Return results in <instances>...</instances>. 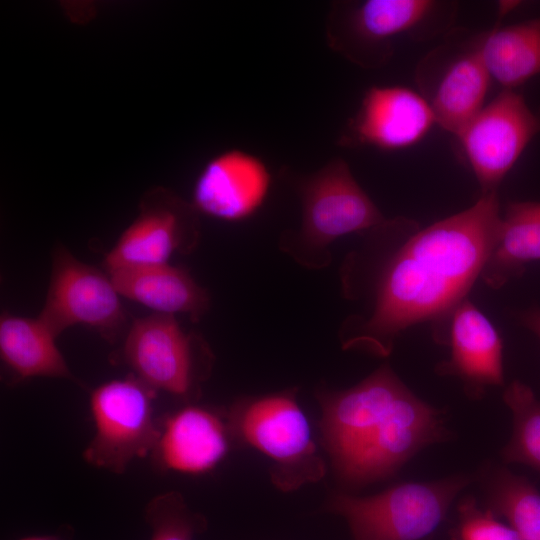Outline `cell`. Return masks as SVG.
Segmentation results:
<instances>
[{
  "instance_id": "13",
  "label": "cell",
  "mask_w": 540,
  "mask_h": 540,
  "mask_svg": "<svg viewBox=\"0 0 540 540\" xmlns=\"http://www.w3.org/2000/svg\"><path fill=\"white\" fill-rule=\"evenodd\" d=\"M436 340L450 346V356L436 366L439 375L455 376L472 399L504 383L503 344L488 318L468 299L460 302L435 329Z\"/></svg>"
},
{
  "instance_id": "21",
  "label": "cell",
  "mask_w": 540,
  "mask_h": 540,
  "mask_svg": "<svg viewBox=\"0 0 540 540\" xmlns=\"http://www.w3.org/2000/svg\"><path fill=\"white\" fill-rule=\"evenodd\" d=\"M484 487L491 509L521 540H540V492L525 477L505 467L486 469Z\"/></svg>"
},
{
  "instance_id": "17",
  "label": "cell",
  "mask_w": 540,
  "mask_h": 540,
  "mask_svg": "<svg viewBox=\"0 0 540 540\" xmlns=\"http://www.w3.org/2000/svg\"><path fill=\"white\" fill-rule=\"evenodd\" d=\"M120 296L153 313L187 314L198 322L209 308V295L190 273L169 263L122 269L108 273Z\"/></svg>"
},
{
  "instance_id": "1",
  "label": "cell",
  "mask_w": 540,
  "mask_h": 540,
  "mask_svg": "<svg viewBox=\"0 0 540 540\" xmlns=\"http://www.w3.org/2000/svg\"><path fill=\"white\" fill-rule=\"evenodd\" d=\"M501 220L497 192H491L409 237L385 264L372 313L344 347L388 356L407 328L425 321L438 327L480 277Z\"/></svg>"
},
{
  "instance_id": "11",
  "label": "cell",
  "mask_w": 540,
  "mask_h": 540,
  "mask_svg": "<svg viewBox=\"0 0 540 540\" xmlns=\"http://www.w3.org/2000/svg\"><path fill=\"white\" fill-rule=\"evenodd\" d=\"M197 213L166 188L147 190L138 216L105 255V271L167 264L174 253L189 251L199 236Z\"/></svg>"
},
{
  "instance_id": "25",
  "label": "cell",
  "mask_w": 540,
  "mask_h": 540,
  "mask_svg": "<svg viewBox=\"0 0 540 540\" xmlns=\"http://www.w3.org/2000/svg\"><path fill=\"white\" fill-rule=\"evenodd\" d=\"M521 323L540 339V309H528L520 313Z\"/></svg>"
},
{
  "instance_id": "16",
  "label": "cell",
  "mask_w": 540,
  "mask_h": 540,
  "mask_svg": "<svg viewBox=\"0 0 540 540\" xmlns=\"http://www.w3.org/2000/svg\"><path fill=\"white\" fill-rule=\"evenodd\" d=\"M446 60L422 94L436 123L456 135L485 105L492 79L482 56L480 36Z\"/></svg>"
},
{
  "instance_id": "23",
  "label": "cell",
  "mask_w": 540,
  "mask_h": 540,
  "mask_svg": "<svg viewBox=\"0 0 540 540\" xmlns=\"http://www.w3.org/2000/svg\"><path fill=\"white\" fill-rule=\"evenodd\" d=\"M145 517L152 529L150 540H193L200 522L182 495L174 491L153 497Z\"/></svg>"
},
{
  "instance_id": "4",
  "label": "cell",
  "mask_w": 540,
  "mask_h": 540,
  "mask_svg": "<svg viewBox=\"0 0 540 540\" xmlns=\"http://www.w3.org/2000/svg\"><path fill=\"white\" fill-rule=\"evenodd\" d=\"M471 481L456 474L398 484L372 496L336 494L328 507L347 521L353 540H422L438 528Z\"/></svg>"
},
{
  "instance_id": "24",
  "label": "cell",
  "mask_w": 540,
  "mask_h": 540,
  "mask_svg": "<svg viewBox=\"0 0 540 540\" xmlns=\"http://www.w3.org/2000/svg\"><path fill=\"white\" fill-rule=\"evenodd\" d=\"M458 516L453 540H521L509 524L500 521L491 509L478 507L472 497L459 502Z\"/></svg>"
},
{
  "instance_id": "3",
  "label": "cell",
  "mask_w": 540,
  "mask_h": 540,
  "mask_svg": "<svg viewBox=\"0 0 540 540\" xmlns=\"http://www.w3.org/2000/svg\"><path fill=\"white\" fill-rule=\"evenodd\" d=\"M227 423L232 437L273 462L271 477L278 488L289 491L323 477L324 461L293 392L242 401L233 406Z\"/></svg>"
},
{
  "instance_id": "18",
  "label": "cell",
  "mask_w": 540,
  "mask_h": 540,
  "mask_svg": "<svg viewBox=\"0 0 540 540\" xmlns=\"http://www.w3.org/2000/svg\"><path fill=\"white\" fill-rule=\"evenodd\" d=\"M56 338L38 316L1 314L0 357L15 381L49 377L78 383L56 345Z\"/></svg>"
},
{
  "instance_id": "8",
  "label": "cell",
  "mask_w": 540,
  "mask_h": 540,
  "mask_svg": "<svg viewBox=\"0 0 540 540\" xmlns=\"http://www.w3.org/2000/svg\"><path fill=\"white\" fill-rule=\"evenodd\" d=\"M296 187L302 204L297 240L303 251L323 252L342 236L388 223L341 158L302 177Z\"/></svg>"
},
{
  "instance_id": "20",
  "label": "cell",
  "mask_w": 540,
  "mask_h": 540,
  "mask_svg": "<svg viewBox=\"0 0 540 540\" xmlns=\"http://www.w3.org/2000/svg\"><path fill=\"white\" fill-rule=\"evenodd\" d=\"M491 79L513 90L540 74V19L495 27L480 36Z\"/></svg>"
},
{
  "instance_id": "2",
  "label": "cell",
  "mask_w": 540,
  "mask_h": 540,
  "mask_svg": "<svg viewBox=\"0 0 540 540\" xmlns=\"http://www.w3.org/2000/svg\"><path fill=\"white\" fill-rule=\"evenodd\" d=\"M319 401L326 450L347 484L385 479L450 434L445 413L417 397L388 365L349 389L321 392Z\"/></svg>"
},
{
  "instance_id": "19",
  "label": "cell",
  "mask_w": 540,
  "mask_h": 540,
  "mask_svg": "<svg viewBox=\"0 0 540 540\" xmlns=\"http://www.w3.org/2000/svg\"><path fill=\"white\" fill-rule=\"evenodd\" d=\"M540 260V202H511L502 216L496 244L481 272L498 289L519 276L526 264Z\"/></svg>"
},
{
  "instance_id": "9",
  "label": "cell",
  "mask_w": 540,
  "mask_h": 540,
  "mask_svg": "<svg viewBox=\"0 0 540 540\" xmlns=\"http://www.w3.org/2000/svg\"><path fill=\"white\" fill-rule=\"evenodd\" d=\"M538 133L540 116L522 95L504 89L456 134L482 194L496 192Z\"/></svg>"
},
{
  "instance_id": "22",
  "label": "cell",
  "mask_w": 540,
  "mask_h": 540,
  "mask_svg": "<svg viewBox=\"0 0 540 540\" xmlns=\"http://www.w3.org/2000/svg\"><path fill=\"white\" fill-rule=\"evenodd\" d=\"M503 401L512 413L513 424L502 459L540 472V400L528 385L516 380L504 390Z\"/></svg>"
},
{
  "instance_id": "5",
  "label": "cell",
  "mask_w": 540,
  "mask_h": 540,
  "mask_svg": "<svg viewBox=\"0 0 540 540\" xmlns=\"http://www.w3.org/2000/svg\"><path fill=\"white\" fill-rule=\"evenodd\" d=\"M111 359L156 392L186 401L197 395L211 365L206 344L173 315L159 313L133 319Z\"/></svg>"
},
{
  "instance_id": "10",
  "label": "cell",
  "mask_w": 540,
  "mask_h": 540,
  "mask_svg": "<svg viewBox=\"0 0 540 540\" xmlns=\"http://www.w3.org/2000/svg\"><path fill=\"white\" fill-rule=\"evenodd\" d=\"M438 7L430 0H366L335 5L328 20V43L363 67L380 66L390 58L394 40L422 27Z\"/></svg>"
},
{
  "instance_id": "26",
  "label": "cell",
  "mask_w": 540,
  "mask_h": 540,
  "mask_svg": "<svg viewBox=\"0 0 540 540\" xmlns=\"http://www.w3.org/2000/svg\"><path fill=\"white\" fill-rule=\"evenodd\" d=\"M19 540H62L58 536H52V535H41V536H28L21 538Z\"/></svg>"
},
{
  "instance_id": "6",
  "label": "cell",
  "mask_w": 540,
  "mask_h": 540,
  "mask_svg": "<svg viewBox=\"0 0 540 540\" xmlns=\"http://www.w3.org/2000/svg\"><path fill=\"white\" fill-rule=\"evenodd\" d=\"M156 391L133 374L96 387L90 395L95 433L84 459L97 468L123 473L154 450L160 424L153 416Z\"/></svg>"
},
{
  "instance_id": "15",
  "label": "cell",
  "mask_w": 540,
  "mask_h": 540,
  "mask_svg": "<svg viewBox=\"0 0 540 540\" xmlns=\"http://www.w3.org/2000/svg\"><path fill=\"white\" fill-rule=\"evenodd\" d=\"M228 423L212 410L188 405L160 424L153 461L164 471L199 474L212 470L226 455Z\"/></svg>"
},
{
  "instance_id": "14",
  "label": "cell",
  "mask_w": 540,
  "mask_h": 540,
  "mask_svg": "<svg viewBox=\"0 0 540 540\" xmlns=\"http://www.w3.org/2000/svg\"><path fill=\"white\" fill-rule=\"evenodd\" d=\"M270 185V172L260 158L230 149L206 163L195 181L192 205L218 220L243 221L263 205Z\"/></svg>"
},
{
  "instance_id": "12",
  "label": "cell",
  "mask_w": 540,
  "mask_h": 540,
  "mask_svg": "<svg viewBox=\"0 0 540 540\" xmlns=\"http://www.w3.org/2000/svg\"><path fill=\"white\" fill-rule=\"evenodd\" d=\"M437 124L422 93L401 85L372 86L341 137L342 146L397 151L421 141Z\"/></svg>"
},
{
  "instance_id": "7",
  "label": "cell",
  "mask_w": 540,
  "mask_h": 540,
  "mask_svg": "<svg viewBox=\"0 0 540 540\" xmlns=\"http://www.w3.org/2000/svg\"><path fill=\"white\" fill-rule=\"evenodd\" d=\"M38 317L56 337L82 325L109 343L124 337L130 325L109 274L80 261L63 245L52 252L49 287Z\"/></svg>"
}]
</instances>
